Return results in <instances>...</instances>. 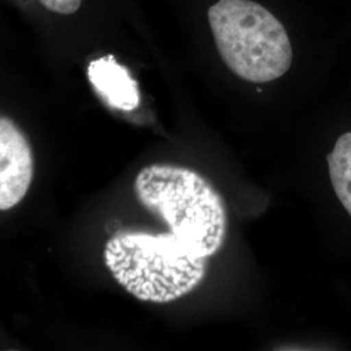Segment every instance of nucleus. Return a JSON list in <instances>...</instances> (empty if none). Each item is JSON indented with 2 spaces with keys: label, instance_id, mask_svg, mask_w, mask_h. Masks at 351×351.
<instances>
[{
  "label": "nucleus",
  "instance_id": "f257e3e1",
  "mask_svg": "<svg viewBox=\"0 0 351 351\" xmlns=\"http://www.w3.org/2000/svg\"><path fill=\"white\" fill-rule=\"evenodd\" d=\"M113 278L142 302L171 303L198 288L207 261L169 229L162 233L120 230L104 246Z\"/></svg>",
  "mask_w": 351,
  "mask_h": 351
},
{
  "label": "nucleus",
  "instance_id": "f03ea898",
  "mask_svg": "<svg viewBox=\"0 0 351 351\" xmlns=\"http://www.w3.org/2000/svg\"><path fill=\"white\" fill-rule=\"evenodd\" d=\"M134 193L202 258L221 250L228 232L226 203L204 176L182 165L151 164L136 177Z\"/></svg>",
  "mask_w": 351,
  "mask_h": 351
},
{
  "label": "nucleus",
  "instance_id": "7ed1b4c3",
  "mask_svg": "<svg viewBox=\"0 0 351 351\" xmlns=\"http://www.w3.org/2000/svg\"><path fill=\"white\" fill-rule=\"evenodd\" d=\"M216 47L226 66L252 84L285 75L293 62L288 33L276 17L252 0H219L208 10Z\"/></svg>",
  "mask_w": 351,
  "mask_h": 351
},
{
  "label": "nucleus",
  "instance_id": "20e7f679",
  "mask_svg": "<svg viewBox=\"0 0 351 351\" xmlns=\"http://www.w3.org/2000/svg\"><path fill=\"white\" fill-rule=\"evenodd\" d=\"M34 175V158L24 132L0 114V211H8L25 198Z\"/></svg>",
  "mask_w": 351,
  "mask_h": 351
},
{
  "label": "nucleus",
  "instance_id": "39448f33",
  "mask_svg": "<svg viewBox=\"0 0 351 351\" xmlns=\"http://www.w3.org/2000/svg\"><path fill=\"white\" fill-rule=\"evenodd\" d=\"M88 77L94 90L110 107L125 112L138 107V85L125 66L117 63L112 55L88 64Z\"/></svg>",
  "mask_w": 351,
  "mask_h": 351
},
{
  "label": "nucleus",
  "instance_id": "423d86ee",
  "mask_svg": "<svg viewBox=\"0 0 351 351\" xmlns=\"http://www.w3.org/2000/svg\"><path fill=\"white\" fill-rule=\"evenodd\" d=\"M326 160L333 190L351 216V132L337 139Z\"/></svg>",
  "mask_w": 351,
  "mask_h": 351
},
{
  "label": "nucleus",
  "instance_id": "0eeeda50",
  "mask_svg": "<svg viewBox=\"0 0 351 351\" xmlns=\"http://www.w3.org/2000/svg\"><path fill=\"white\" fill-rule=\"evenodd\" d=\"M40 4L51 12L73 14L81 7L82 0H39Z\"/></svg>",
  "mask_w": 351,
  "mask_h": 351
}]
</instances>
